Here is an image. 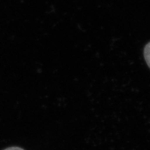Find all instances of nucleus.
<instances>
[{
	"label": "nucleus",
	"instance_id": "nucleus-2",
	"mask_svg": "<svg viewBox=\"0 0 150 150\" xmlns=\"http://www.w3.org/2000/svg\"><path fill=\"white\" fill-rule=\"evenodd\" d=\"M3 150H25L21 148L17 147V146H12V147H9L8 148L4 149Z\"/></svg>",
	"mask_w": 150,
	"mask_h": 150
},
{
	"label": "nucleus",
	"instance_id": "nucleus-1",
	"mask_svg": "<svg viewBox=\"0 0 150 150\" xmlns=\"http://www.w3.org/2000/svg\"><path fill=\"white\" fill-rule=\"evenodd\" d=\"M144 54L145 60L146 61L148 65L149 66V43H148V45L145 46Z\"/></svg>",
	"mask_w": 150,
	"mask_h": 150
}]
</instances>
